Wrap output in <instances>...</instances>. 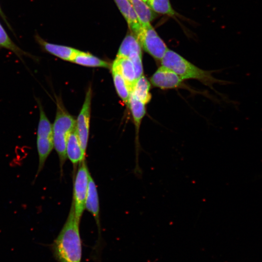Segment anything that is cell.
<instances>
[{
    "label": "cell",
    "instance_id": "9c48e42d",
    "mask_svg": "<svg viewBox=\"0 0 262 262\" xmlns=\"http://www.w3.org/2000/svg\"><path fill=\"white\" fill-rule=\"evenodd\" d=\"M35 39L43 50L65 61L73 62L80 51L70 47L49 43L37 34Z\"/></svg>",
    "mask_w": 262,
    "mask_h": 262
},
{
    "label": "cell",
    "instance_id": "44dd1931",
    "mask_svg": "<svg viewBox=\"0 0 262 262\" xmlns=\"http://www.w3.org/2000/svg\"><path fill=\"white\" fill-rule=\"evenodd\" d=\"M0 16L2 18V19L4 21L5 24L7 25V26L8 27V28L11 30H12V28L10 26L9 24L8 23V21H7V20L6 19V16H5L3 12V11H2V10L0 6Z\"/></svg>",
    "mask_w": 262,
    "mask_h": 262
},
{
    "label": "cell",
    "instance_id": "9a60e30c",
    "mask_svg": "<svg viewBox=\"0 0 262 262\" xmlns=\"http://www.w3.org/2000/svg\"><path fill=\"white\" fill-rule=\"evenodd\" d=\"M129 1L135 12L142 27H146L151 24V22L156 18L157 14L142 0H129Z\"/></svg>",
    "mask_w": 262,
    "mask_h": 262
},
{
    "label": "cell",
    "instance_id": "8992f818",
    "mask_svg": "<svg viewBox=\"0 0 262 262\" xmlns=\"http://www.w3.org/2000/svg\"><path fill=\"white\" fill-rule=\"evenodd\" d=\"M136 37L144 50L157 60L161 61L168 49L151 24L142 27Z\"/></svg>",
    "mask_w": 262,
    "mask_h": 262
},
{
    "label": "cell",
    "instance_id": "277c9868",
    "mask_svg": "<svg viewBox=\"0 0 262 262\" xmlns=\"http://www.w3.org/2000/svg\"><path fill=\"white\" fill-rule=\"evenodd\" d=\"M35 99L39 112L36 136L39 162L34 180L43 169L48 156L54 147L52 125L45 114L40 100L38 98H35Z\"/></svg>",
    "mask_w": 262,
    "mask_h": 262
},
{
    "label": "cell",
    "instance_id": "3957f363",
    "mask_svg": "<svg viewBox=\"0 0 262 262\" xmlns=\"http://www.w3.org/2000/svg\"><path fill=\"white\" fill-rule=\"evenodd\" d=\"M76 121L57 99V111L53 127L54 147L59 159L61 175L66 160V145L69 134L75 129Z\"/></svg>",
    "mask_w": 262,
    "mask_h": 262
},
{
    "label": "cell",
    "instance_id": "2e32d148",
    "mask_svg": "<svg viewBox=\"0 0 262 262\" xmlns=\"http://www.w3.org/2000/svg\"><path fill=\"white\" fill-rule=\"evenodd\" d=\"M150 88V82L142 75L136 80L131 93L139 100L147 104L151 99Z\"/></svg>",
    "mask_w": 262,
    "mask_h": 262
},
{
    "label": "cell",
    "instance_id": "6da1fadb",
    "mask_svg": "<svg viewBox=\"0 0 262 262\" xmlns=\"http://www.w3.org/2000/svg\"><path fill=\"white\" fill-rule=\"evenodd\" d=\"M80 223L76 218L71 203L67 219L51 245L53 256L58 262H81L82 246Z\"/></svg>",
    "mask_w": 262,
    "mask_h": 262
},
{
    "label": "cell",
    "instance_id": "7402d4cb",
    "mask_svg": "<svg viewBox=\"0 0 262 262\" xmlns=\"http://www.w3.org/2000/svg\"><path fill=\"white\" fill-rule=\"evenodd\" d=\"M142 0L144 1V2H145L147 3V1L148 0Z\"/></svg>",
    "mask_w": 262,
    "mask_h": 262
},
{
    "label": "cell",
    "instance_id": "7c38bea8",
    "mask_svg": "<svg viewBox=\"0 0 262 262\" xmlns=\"http://www.w3.org/2000/svg\"><path fill=\"white\" fill-rule=\"evenodd\" d=\"M114 1L126 19L131 32L137 37L142 27L130 1L129 0Z\"/></svg>",
    "mask_w": 262,
    "mask_h": 262
},
{
    "label": "cell",
    "instance_id": "ac0fdd59",
    "mask_svg": "<svg viewBox=\"0 0 262 262\" xmlns=\"http://www.w3.org/2000/svg\"><path fill=\"white\" fill-rule=\"evenodd\" d=\"M133 52H142V47L136 37L131 32L127 34L118 49L116 57H127Z\"/></svg>",
    "mask_w": 262,
    "mask_h": 262
},
{
    "label": "cell",
    "instance_id": "e0dca14e",
    "mask_svg": "<svg viewBox=\"0 0 262 262\" xmlns=\"http://www.w3.org/2000/svg\"><path fill=\"white\" fill-rule=\"evenodd\" d=\"M112 73L117 93L122 100L128 105L131 91L122 75L114 63L112 66Z\"/></svg>",
    "mask_w": 262,
    "mask_h": 262
},
{
    "label": "cell",
    "instance_id": "d6986e66",
    "mask_svg": "<svg viewBox=\"0 0 262 262\" xmlns=\"http://www.w3.org/2000/svg\"><path fill=\"white\" fill-rule=\"evenodd\" d=\"M73 63L89 67H99L109 68L110 65L99 58L92 54L79 51L76 56Z\"/></svg>",
    "mask_w": 262,
    "mask_h": 262
},
{
    "label": "cell",
    "instance_id": "ba28073f",
    "mask_svg": "<svg viewBox=\"0 0 262 262\" xmlns=\"http://www.w3.org/2000/svg\"><path fill=\"white\" fill-rule=\"evenodd\" d=\"M183 81L175 72L162 66L150 78V82L161 89H173L180 87Z\"/></svg>",
    "mask_w": 262,
    "mask_h": 262
},
{
    "label": "cell",
    "instance_id": "ffe728a7",
    "mask_svg": "<svg viewBox=\"0 0 262 262\" xmlns=\"http://www.w3.org/2000/svg\"><path fill=\"white\" fill-rule=\"evenodd\" d=\"M147 3L156 13L172 16L177 14L172 8L169 0H148Z\"/></svg>",
    "mask_w": 262,
    "mask_h": 262
},
{
    "label": "cell",
    "instance_id": "4fadbf2b",
    "mask_svg": "<svg viewBox=\"0 0 262 262\" xmlns=\"http://www.w3.org/2000/svg\"><path fill=\"white\" fill-rule=\"evenodd\" d=\"M125 80L131 93L136 80L134 67L132 62L127 57H116L113 62Z\"/></svg>",
    "mask_w": 262,
    "mask_h": 262
},
{
    "label": "cell",
    "instance_id": "5bb4252c",
    "mask_svg": "<svg viewBox=\"0 0 262 262\" xmlns=\"http://www.w3.org/2000/svg\"><path fill=\"white\" fill-rule=\"evenodd\" d=\"M0 48L8 49L14 53L25 64L23 57H28L34 61L37 58L25 51L15 44L0 23Z\"/></svg>",
    "mask_w": 262,
    "mask_h": 262
},
{
    "label": "cell",
    "instance_id": "8fae6325",
    "mask_svg": "<svg viewBox=\"0 0 262 262\" xmlns=\"http://www.w3.org/2000/svg\"><path fill=\"white\" fill-rule=\"evenodd\" d=\"M85 209L93 216L98 228V233L100 234V225L98 195L97 186L91 175H90L89 178Z\"/></svg>",
    "mask_w": 262,
    "mask_h": 262
},
{
    "label": "cell",
    "instance_id": "5b68a950",
    "mask_svg": "<svg viewBox=\"0 0 262 262\" xmlns=\"http://www.w3.org/2000/svg\"><path fill=\"white\" fill-rule=\"evenodd\" d=\"M73 182V204L76 219L80 222L84 210L87 194L89 176L85 160L78 165Z\"/></svg>",
    "mask_w": 262,
    "mask_h": 262
},
{
    "label": "cell",
    "instance_id": "52a82bcc",
    "mask_svg": "<svg viewBox=\"0 0 262 262\" xmlns=\"http://www.w3.org/2000/svg\"><path fill=\"white\" fill-rule=\"evenodd\" d=\"M91 99L92 89L90 86L86 93L84 103L76 123V131L85 155L89 138Z\"/></svg>",
    "mask_w": 262,
    "mask_h": 262
},
{
    "label": "cell",
    "instance_id": "30bf717a",
    "mask_svg": "<svg viewBox=\"0 0 262 262\" xmlns=\"http://www.w3.org/2000/svg\"><path fill=\"white\" fill-rule=\"evenodd\" d=\"M66 157L72 164L74 173L78 164L85 160V154L81 147L75 129L69 134L66 145Z\"/></svg>",
    "mask_w": 262,
    "mask_h": 262
},
{
    "label": "cell",
    "instance_id": "7a4b0ae2",
    "mask_svg": "<svg viewBox=\"0 0 262 262\" xmlns=\"http://www.w3.org/2000/svg\"><path fill=\"white\" fill-rule=\"evenodd\" d=\"M161 65L175 72L182 80L195 79L212 88L214 83L222 82L211 71L199 68L176 52L168 49L161 60Z\"/></svg>",
    "mask_w": 262,
    "mask_h": 262
}]
</instances>
